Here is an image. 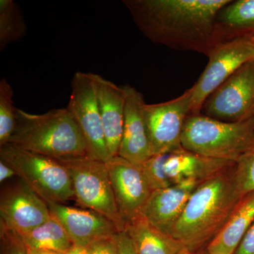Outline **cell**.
<instances>
[{
  "instance_id": "6da1fadb",
  "label": "cell",
  "mask_w": 254,
  "mask_h": 254,
  "mask_svg": "<svg viewBox=\"0 0 254 254\" xmlns=\"http://www.w3.org/2000/svg\"><path fill=\"white\" fill-rule=\"evenodd\" d=\"M231 0H124L135 24L155 44L208 57L217 17Z\"/></svg>"
},
{
  "instance_id": "7a4b0ae2",
  "label": "cell",
  "mask_w": 254,
  "mask_h": 254,
  "mask_svg": "<svg viewBox=\"0 0 254 254\" xmlns=\"http://www.w3.org/2000/svg\"><path fill=\"white\" fill-rule=\"evenodd\" d=\"M234 166L198 185L172 230L170 236L190 253L216 236L242 198L234 182Z\"/></svg>"
},
{
  "instance_id": "3957f363",
  "label": "cell",
  "mask_w": 254,
  "mask_h": 254,
  "mask_svg": "<svg viewBox=\"0 0 254 254\" xmlns=\"http://www.w3.org/2000/svg\"><path fill=\"white\" fill-rule=\"evenodd\" d=\"M57 161L90 157L86 140L66 108L42 115L17 110V123L9 143Z\"/></svg>"
},
{
  "instance_id": "277c9868",
  "label": "cell",
  "mask_w": 254,
  "mask_h": 254,
  "mask_svg": "<svg viewBox=\"0 0 254 254\" xmlns=\"http://www.w3.org/2000/svg\"><path fill=\"white\" fill-rule=\"evenodd\" d=\"M254 139V118L227 123L205 115L187 117L182 135V148L208 157L236 162Z\"/></svg>"
},
{
  "instance_id": "5b68a950",
  "label": "cell",
  "mask_w": 254,
  "mask_h": 254,
  "mask_svg": "<svg viewBox=\"0 0 254 254\" xmlns=\"http://www.w3.org/2000/svg\"><path fill=\"white\" fill-rule=\"evenodd\" d=\"M0 160L11 167L47 204L63 203L75 198L67 170L53 159L36 154L12 143L0 146Z\"/></svg>"
},
{
  "instance_id": "8992f818",
  "label": "cell",
  "mask_w": 254,
  "mask_h": 254,
  "mask_svg": "<svg viewBox=\"0 0 254 254\" xmlns=\"http://www.w3.org/2000/svg\"><path fill=\"white\" fill-rule=\"evenodd\" d=\"M58 162L67 170L78 204L103 215L118 232L125 231L106 163L90 157Z\"/></svg>"
},
{
  "instance_id": "52a82bcc",
  "label": "cell",
  "mask_w": 254,
  "mask_h": 254,
  "mask_svg": "<svg viewBox=\"0 0 254 254\" xmlns=\"http://www.w3.org/2000/svg\"><path fill=\"white\" fill-rule=\"evenodd\" d=\"M208 58L204 71L192 86L190 115L200 113L208 97L239 68L254 60V42L247 38L222 42L214 47Z\"/></svg>"
},
{
  "instance_id": "ba28073f",
  "label": "cell",
  "mask_w": 254,
  "mask_h": 254,
  "mask_svg": "<svg viewBox=\"0 0 254 254\" xmlns=\"http://www.w3.org/2000/svg\"><path fill=\"white\" fill-rule=\"evenodd\" d=\"M205 116L240 123L254 118V60L244 64L205 100Z\"/></svg>"
},
{
  "instance_id": "9c48e42d",
  "label": "cell",
  "mask_w": 254,
  "mask_h": 254,
  "mask_svg": "<svg viewBox=\"0 0 254 254\" xmlns=\"http://www.w3.org/2000/svg\"><path fill=\"white\" fill-rule=\"evenodd\" d=\"M71 86L66 109L83 133L91 158L106 163L111 157L107 146L92 73H75Z\"/></svg>"
},
{
  "instance_id": "30bf717a",
  "label": "cell",
  "mask_w": 254,
  "mask_h": 254,
  "mask_svg": "<svg viewBox=\"0 0 254 254\" xmlns=\"http://www.w3.org/2000/svg\"><path fill=\"white\" fill-rule=\"evenodd\" d=\"M192 93L191 87L175 99L157 104L145 103V122L153 155L182 148V131L190 115Z\"/></svg>"
},
{
  "instance_id": "8fae6325",
  "label": "cell",
  "mask_w": 254,
  "mask_h": 254,
  "mask_svg": "<svg viewBox=\"0 0 254 254\" xmlns=\"http://www.w3.org/2000/svg\"><path fill=\"white\" fill-rule=\"evenodd\" d=\"M105 163L117 204L126 226L143 219L145 205L153 191L141 167L119 155Z\"/></svg>"
},
{
  "instance_id": "7c38bea8",
  "label": "cell",
  "mask_w": 254,
  "mask_h": 254,
  "mask_svg": "<svg viewBox=\"0 0 254 254\" xmlns=\"http://www.w3.org/2000/svg\"><path fill=\"white\" fill-rule=\"evenodd\" d=\"M51 217L46 202L20 179L1 190L0 222L18 233L29 231Z\"/></svg>"
},
{
  "instance_id": "4fadbf2b",
  "label": "cell",
  "mask_w": 254,
  "mask_h": 254,
  "mask_svg": "<svg viewBox=\"0 0 254 254\" xmlns=\"http://www.w3.org/2000/svg\"><path fill=\"white\" fill-rule=\"evenodd\" d=\"M125 125L119 156L140 165L153 156L145 122L144 98L136 88L126 84Z\"/></svg>"
},
{
  "instance_id": "5bb4252c",
  "label": "cell",
  "mask_w": 254,
  "mask_h": 254,
  "mask_svg": "<svg viewBox=\"0 0 254 254\" xmlns=\"http://www.w3.org/2000/svg\"><path fill=\"white\" fill-rule=\"evenodd\" d=\"M50 213L62 224L73 245L91 246L118 233L113 222L91 210H81L63 203L48 204Z\"/></svg>"
},
{
  "instance_id": "9a60e30c",
  "label": "cell",
  "mask_w": 254,
  "mask_h": 254,
  "mask_svg": "<svg viewBox=\"0 0 254 254\" xmlns=\"http://www.w3.org/2000/svg\"><path fill=\"white\" fill-rule=\"evenodd\" d=\"M105 140L110 157L118 156L125 125L126 89L92 73Z\"/></svg>"
},
{
  "instance_id": "2e32d148",
  "label": "cell",
  "mask_w": 254,
  "mask_h": 254,
  "mask_svg": "<svg viewBox=\"0 0 254 254\" xmlns=\"http://www.w3.org/2000/svg\"><path fill=\"white\" fill-rule=\"evenodd\" d=\"M199 184L186 181L153 190L145 205L143 218L160 231L170 235L190 195Z\"/></svg>"
},
{
  "instance_id": "e0dca14e",
  "label": "cell",
  "mask_w": 254,
  "mask_h": 254,
  "mask_svg": "<svg viewBox=\"0 0 254 254\" xmlns=\"http://www.w3.org/2000/svg\"><path fill=\"white\" fill-rule=\"evenodd\" d=\"M235 162L208 158L181 148L164 154L163 170L172 185L200 182L232 168Z\"/></svg>"
},
{
  "instance_id": "ac0fdd59",
  "label": "cell",
  "mask_w": 254,
  "mask_h": 254,
  "mask_svg": "<svg viewBox=\"0 0 254 254\" xmlns=\"http://www.w3.org/2000/svg\"><path fill=\"white\" fill-rule=\"evenodd\" d=\"M254 221V191L240 198L221 230L208 244L207 252L235 254Z\"/></svg>"
},
{
  "instance_id": "d6986e66",
  "label": "cell",
  "mask_w": 254,
  "mask_h": 254,
  "mask_svg": "<svg viewBox=\"0 0 254 254\" xmlns=\"http://www.w3.org/2000/svg\"><path fill=\"white\" fill-rule=\"evenodd\" d=\"M217 44L237 39L254 38V0L231 1L218 15Z\"/></svg>"
},
{
  "instance_id": "ffe728a7",
  "label": "cell",
  "mask_w": 254,
  "mask_h": 254,
  "mask_svg": "<svg viewBox=\"0 0 254 254\" xmlns=\"http://www.w3.org/2000/svg\"><path fill=\"white\" fill-rule=\"evenodd\" d=\"M125 231L137 254H182L188 250L180 241L160 231L143 218L127 225Z\"/></svg>"
},
{
  "instance_id": "44dd1931",
  "label": "cell",
  "mask_w": 254,
  "mask_h": 254,
  "mask_svg": "<svg viewBox=\"0 0 254 254\" xmlns=\"http://www.w3.org/2000/svg\"><path fill=\"white\" fill-rule=\"evenodd\" d=\"M18 234L26 247L34 250L63 254L73 246L67 232L53 215L39 226Z\"/></svg>"
},
{
  "instance_id": "7402d4cb",
  "label": "cell",
  "mask_w": 254,
  "mask_h": 254,
  "mask_svg": "<svg viewBox=\"0 0 254 254\" xmlns=\"http://www.w3.org/2000/svg\"><path fill=\"white\" fill-rule=\"evenodd\" d=\"M27 26L22 12L12 0H0V50L24 38Z\"/></svg>"
},
{
  "instance_id": "603a6c76",
  "label": "cell",
  "mask_w": 254,
  "mask_h": 254,
  "mask_svg": "<svg viewBox=\"0 0 254 254\" xmlns=\"http://www.w3.org/2000/svg\"><path fill=\"white\" fill-rule=\"evenodd\" d=\"M14 91L5 78L0 81V146L9 143L17 123V108L13 101Z\"/></svg>"
},
{
  "instance_id": "cb8c5ba5",
  "label": "cell",
  "mask_w": 254,
  "mask_h": 254,
  "mask_svg": "<svg viewBox=\"0 0 254 254\" xmlns=\"http://www.w3.org/2000/svg\"><path fill=\"white\" fill-rule=\"evenodd\" d=\"M233 178L241 197L254 191V139L235 162Z\"/></svg>"
},
{
  "instance_id": "d4e9b609",
  "label": "cell",
  "mask_w": 254,
  "mask_h": 254,
  "mask_svg": "<svg viewBox=\"0 0 254 254\" xmlns=\"http://www.w3.org/2000/svg\"><path fill=\"white\" fill-rule=\"evenodd\" d=\"M164 154L153 155L140 165L152 191L173 186L163 170Z\"/></svg>"
},
{
  "instance_id": "484cf974",
  "label": "cell",
  "mask_w": 254,
  "mask_h": 254,
  "mask_svg": "<svg viewBox=\"0 0 254 254\" xmlns=\"http://www.w3.org/2000/svg\"><path fill=\"white\" fill-rule=\"evenodd\" d=\"M1 254H27L26 246L19 234L0 222Z\"/></svg>"
},
{
  "instance_id": "4316f807",
  "label": "cell",
  "mask_w": 254,
  "mask_h": 254,
  "mask_svg": "<svg viewBox=\"0 0 254 254\" xmlns=\"http://www.w3.org/2000/svg\"><path fill=\"white\" fill-rule=\"evenodd\" d=\"M93 254H118V234L91 245Z\"/></svg>"
},
{
  "instance_id": "83f0119b",
  "label": "cell",
  "mask_w": 254,
  "mask_h": 254,
  "mask_svg": "<svg viewBox=\"0 0 254 254\" xmlns=\"http://www.w3.org/2000/svg\"><path fill=\"white\" fill-rule=\"evenodd\" d=\"M235 254H254V221Z\"/></svg>"
},
{
  "instance_id": "f1b7e54d",
  "label": "cell",
  "mask_w": 254,
  "mask_h": 254,
  "mask_svg": "<svg viewBox=\"0 0 254 254\" xmlns=\"http://www.w3.org/2000/svg\"><path fill=\"white\" fill-rule=\"evenodd\" d=\"M118 254H137L131 239L126 231L118 233Z\"/></svg>"
},
{
  "instance_id": "f546056e",
  "label": "cell",
  "mask_w": 254,
  "mask_h": 254,
  "mask_svg": "<svg viewBox=\"0 0 254 254\" xmlns=\"http://www.w3.org/2000/svg\"><path fill=\"white\" fill-rule=\"evenodd\" d=\"M14 176H17L14 170L4 162L0 160V182L2 184L5 180L12 178Z\"/></svg>"
},
{
  "instance_id": "4dcf8cb0",
  "label": "cell",
  "mask_w": 254,
  "mask_h": 254,
  "mask_svg": "<svg viewBox=\"0 0 254 254\" xmlns=\"http://www.w3.org/2000/svg\"><path fill=\"white\" fill-rule=\"evenodd\" d=\"M63 254H93L91 246H78L73 245L72 247Z\"/></svg>"
},
{
  "instance_id": "1f68e13d",
  "label": "cell",
  "mask_w": 254,
  "mask_h": 254,
  "mask_svg": "<svg viewBox=\"0 0 254 254\" xmlns=\"http://www.w3.org/2000/svg\"><path fill=\"white\" fill-rule=\"evenodd\" d=\"M26 250H27V254H60L49 252V251L34 250V249L28 248V247H26Z\"/></svg>"
},
{
  "instance_id": "d6a6232c",
  "label": "cell",
  "mask_w": 254,
  "mask_h": 254,
  "mask_svg": "<svg viewBox=\"0 0 254 254\" xmlns=\"http://www.w3.org/2000/svg\"><path fill=\"white\" fill-rule=\"evenodd\" d=\"M192 254V253H190V251L189 250H186L185 251V252H184L183 254Z\"/></svg>"
},
{
  "instance_id": "836d02e7",
  "label": "cell",
  "mask_w": 254,
  "mask_h": 254,
  "mask_svg": "<svg viewBox=\"0 0 254 254\" xmlns=\"http://www.w3.org/2000/svg\"><path fill=\"white\" fill-rule=\"evenodd\" d=\"M205 254H211L208 253V252H207V251H206V253H205Z\"/></svg>"
},
{
  "instance_id": "e575fe53",
  "label": "cell",
  "mask_w": 254,
  "mask_h": 254,
  "mask_svg": "<svg viewBox=\"0 0 254 254\" xmlns=\"http://www.w3.org/2000/svg\"><path fill=\"white\" fill-rule=\"evenodd\" d=\"M252 39L253 40V41L254 42V38H252Z\"/></svg>"
}]
</instances>
